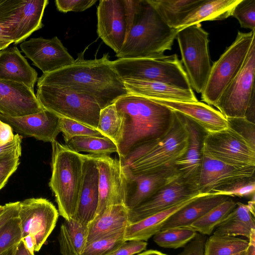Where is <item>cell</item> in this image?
<instances>
[{"instance_id":"obj_4","label":"cell","mask_w":255,"mask_h":255,"mask_svg":"<svg viewBox=\"0 0 255 255\" xmlns=\"http://www.w3.org/2000/svg\"><path fill=\"white\" fill-rule=\"evenodd\" d=\"M173 111L170 126L162 136L138 145L119 159L130 174L148 173L173 167L184 155L188 144V133L180 114Z\"/></svg>"},{"instance_id":"obj_57","label":"cell","mask_w":255,"mask_h":255,"mask_svg":"<svg viewBox=\"0 0 255 255\" xmlns=\"http://www.w3.org/2000/svg\"><path fill=\"white\" fill-rule=\"evenodd\" d=\"M16 246L11 248L9 250H7L6 251L0 255H14L15 248H16Z\"/></svg>"},{"instance_id":"obj_22","label":"cell","mask_w":255,"mask_h":255,"mask_svg":"<svg viewBox=\"0 0 255 255\" xmlns=\"http://www.w3.org/2000/svg\"><path fill=\"white\" fill-rule=\"evenodd\" d=\"M10 13L13 43L22 42L33 32L41 28L42 19L48 0H15Z\"/></svg>"},{"instance_id":"obj_58","label":"cell","mask_w":255,"mask_h":255,"mask_svg":"<svg viewBox=\"0 0 255 255\" xmlns=\"http://www.w3.org/2000/svg\"><path fill=\"white\" fill-rule=\"evenodd\" d=\"M5 208L4 205H0V216L3 212Z\"/></svg>"},{"instance_id":"obj_8","label":"cell","mask_w":255,"mask_h":255,"mask_svg":"<svg viewBox=\"0 0 255 255\" xmlns=\"http://www.w3.org/2000/svg\"><path fill=\"white\" fill-rule=\"evenodd\" d=\"M255 39V30L238 32L234 41L212 65L206 85L201 93L202 101L214 106L223 91L241 69Z\"/></svg>"},{"instance_id":"obj_56","label":"cell","mask_w":255,"mask_h":255,"mask_svg":"<svg viewBox=\"0 0 255 255\" xmlns=\"http://www.w3.org/2000/svg\"><path fill=\"white\" fill-rule=\"evenodd\" d=\"M136 255H167L164 253H162L158 251L154 250H149L143 252Z\"/></svg>"},{"instance_id":"obj_49","label":"cell","mask_w":255,"mask_h":255,"mask_svg":"<svg viewBox=\"0 0 255 255\" xmlns=\"http://www.w3.org/2000/svg\"><path fill=\"white\" fill-rule=\"evenodd\" d=\"M205 237L196 234L185 247L183 251L178 255H204Z\"/></svg>"},{"instance_id":"obj_20","label":"cell","mask_w":255,"mask_h":255,"mask_svg":"<svg viewBox=\"0 0 255 255\" xmlns=\"http://www.w3.org/2000/svg\"><path fill=\"white\" fill-rule=\"evenodd\" d=\"M99 170L93 154H84L82 178L73 219L88 225L95 218L99 203Z\"/></svg>"},{"instance_id":"obj_52","label":"cell","mask_w":255,"mask_h":255,"mask_svg":"<svg viewBox=\"0 0 255 255\" xmlns=\"http://www.w3.org/2000/svg\"><path fill=\"white\" fill-rule=\"evenodd\" d=\"M11 127L0 120V146L3 145L13 140L14 134Z\"/></svg>"},{"instance_id":"obj_27","label":"cell","mask_w":255,"mask_h":255,"mask_svg":"<svg viewBox=\"0 0 255 255\" xmlns=\"http://www.w3.org/2000/svg\"><path fill=\"white\" fill-rule=\"evenodd\" d=\"M230 197L208 194L196 198L172 215L161 230L176 227H189L212 209L227 200Z\"/></svg>"},{"instance_id":"obj_30","label":"cell","mask_w":255,"mask_h":255,"mask_svg":"<svg viewBox=\"0 0 255 255\" xmlns=\"http://www.w3.org/2000/svg\"><path fill=\"white\" fill-rule=\"evenodd\" d=\"M208 194H199L187 199L167 209L148 216L137 222L129 224L125 228L126 241L139 240L147 241L161 230L165 221L174 213L198 197Z\"/></svg>"},{"instance_id":"obj_5","label":"cell","mask_w":255,"mask_h":255,"mask_svg":"<svg viewBox=\"0 0 255 255\" xmlns=\"http://www.w3.org/2000/svg\"><path fill=\"white\" fill-rule=\"evenodd\" d=\"M51 145L52 174L49 186L55 195L59 214L70 220L74 216L79 199L84 154L56 140Z\"/></svg>"},{"instance_id":"obj_15","label":"cell","mask_w":255,"mask_h":255,"mask_svg":"<svg viewBox=\"0 0 255 255\" xmlns=\"http://www.w3.org/2000/svg\"><path fill=\"white\" fill-rule=\"evenodd\" d=\"M20 47L26 57L31 60L43 74L71 65L75 60L57 36L51 39L30 38L22 42Z\"/></svg>"},{"instance_id":"obj_46","label":"cell","mask_w":255,"mask_h":255,"mask_svg":"<svg viewBox=\"0 0 255 255\" xmlns=\"http://www.w3.org/2000/svg\"><path fill=\"white\" fill-rule=\"evenodd\" d=\"M13 43L9 25L6 18V0L0 3V51Z\"/></svg>"},{"instance_id":"obj_26","label":"cell","mask_w":255,"mask_h":255,"mask_svg":"<svg viewBox=\"0 0 255 255\" xmlns=\"http://www.w3.org/2000/svg\"><path fill=\"white\" fill-rule=\"evenodd\" d=\"M0 80L21 83L33 89L37 73L17 47H8L0 51Z\"/></svg>"},{"instance_id":"obj_21","label":"cell","mask_w":255,"mask_h":255,"mask_svg":"<svg viewBox=\"0 0 255 255\" xmlns=\"http://www.w3.org/2000/svg\"><path fill=\"white\" fill-rule=\"evenodd\" d=\"M43 110L33 89L17 82L0 80V114L19 117Z\"/></svg>"},{"instance_id":"obj_18","label":"cell","mask_w":255,"mask_h":255,"mask_svg":"<svg viewBox=\"0 0 255 255\" xmlns=\"http://www.w3.org/2000/svg\"><path fill=\"white\" fill-rule=\"evenodd\" d=\"M178 113L188 133V144L185 153L174 163L173 167L179 176L197 191L204 154L203 142L207 133L193 121Z\"/></svg>"},{"instance_id":"obj_35","label":"cell","mask_w":255,"mask_h":255,"mask_svg":"<svg viewBox=\"0 0 255 255\" xmlns=\"http://www.w3.org/2000/svg\"><path fill=\"white\" fill-rule=\"evenodd\" d=\"M237 202L230 198L227 200L215 207L189 227L202 235H210L215 227L227 218L235 208Z\"/></svg>"},{"instance_id":"obj_54","label":"cell","mask_w":255,"mask_h":255,"mask_svg":"<svg viewBox=\"0 0 255 255\" xmlns=\"http://www.w3.org/2000/svg\"><path fill=\"white\" fill-rule=\"evenodd\" d=\"M14 255H34L26 246L22 240L16 246Z\"/></svg>"},{"instance_id":"obj_24","label":"cell","mask_w":255,"mask_h":255,"mask_svg":"<svg viewBox=\"0 0 255 255\" xmlns=\"http://www.w3.org/2000/svg\"><path fill=\"white\" fill-rule=\"evenodd\" d=\"M151 100L187 117L200 126L207 133L220 131L227 128V118L219 111L198 101L180 102Z\"/></svg>"},{"instance_id":"obj_9","label":"cell","mask_w":255,"mask_h":255,"mask_svg":"<svg viewBox=\"0 0 255 255\" xmlns=\"http://www.w3.org/2000/svg\"><path fill=\"white\" fill-rule=\"evenodd\" d=\"M176 38L182 62L192 89L201 94L206 85L211 64L209 50V33L201 23L181 29Z\"/></svg>"},{"instance_id":"obj_50","label":"cell","mask_w":255,"mask_h":255,"mask_svg":"<svg viewBox=\"0 0 255 255\" xmlns=\"http://www.w3.org/2000/svg\"><path fill=\"white\" fill-rule=\"evenodd\" d=\"M22 136L14 134L12 140L2 146H0V158L14 154H21Z\"/></svg>"},{"instance_id":"obj_60","label":"cell","mask_w":255,"mask_h":255,"mask_svg":"<svg viewBox=\"0 0 255 255\" xmlns=\"http://www.w3.org/2000/svg\"><path fill=\"white\" fill-rule=\"evenodd\" d=\"M2 0H0V3L1 2Z\"/></svg>"},{"instance_id":"obj_28","label":"cell","mask_w":255,"mask_h":255,"mask_svg":"<svg viewBox=\"0 0 255 255\" xmlns=\"http://www.w3.org/2000/svg\"><path fill=\"white\" fill-rule=\"evenodd\" d=\"M255 196L248 204L237 202L235 208L217 226L214 235L242 236L249 239L255 230Z\"/></svg>"},{"instance_id":"obj_59","label":"cell","mask_w":255,"mask_h":255,"mask_svg":"<svg viewBox=\"0 0 255 255\" xmlns=\"http://www.w3.org/2000/svg\"><path fill=\"white\" fill-rule=\"evenodd\" d=\"M233 255H246V250L243 252L238 253L237 254H234Z\"/></svg>"},{"instance_id":"obj_47","label":"cell","mask_w":255,"mask_h":255,"mask_svg":"<svg viewBox=\"0 0 255 255\" xmlns=\"http://www.w3.org/2000/svg\"><path fill=\"white\" fill-rule=\"evenodd\" d=\"M97 0H56L55 1L57 9L63 12L73 11L80 12L93 5Z\"/></svg>"},{"instance_id":"obj_48","label":"cell","mask_w":255,"mask_h":255,"mask_svg":"<svg viewBox=\"0 0 255 255\" xmlns=\"http://www.w3.org/2000/svg\"><path fill=\"white\" fill-rule=\"evenodd\" d=\"M147 245V244L145 241H127L108 255H135L145 250Z\"/></svg>"},{"instance_id":"obj_13","label":"cell","mask_w":255,"mask_h":255,"mask_svg":"<svg viewBox=\"0 0 255 255\" xmlns=\"http://www.w3.org/2000/svg\"><path fill=\"white\" fill-rule=\"evenodd\" d=\"M93 155L99 170V198L95 218L111 206L126 205L130 181L127 170L120 160L108 155Z\"/></svg>"},{"instance_id":"obj_41","label":"cell","mask_w":255,"mask_h":255,"mask_svg":"<svg viewBox=\"0 0 255 255\" xmlns=\"http://www.w3.org/2000/svg\"><path fill=\"white\" fill-rule=\"evenodd\" d=\"M59 126L65 142L77 136L106 137L98 129L71 119L59 117Z\"/></svg>"},{"instance_id":"obj_31","label":"cell","mask_w":255,"mask_h":255,"mask_svg":"<svg viewBox=\"0 0 255 255\" xmlns=\"http://www.w3.org/2000/svg\"><path fill=\"white\" fill-rule=\"evenodd\" d=\"M241 0H204L182 22L178 29L205 21L222 20L230 16Z\"/></svg>"},{"instance_id":"obj_38","label":"cell","mask_w":255,"mask_h":255,"mask_svg":"<svg viewBox=\"0 0 255 255\" xmlns=\"http://www.w3.org/2000/svg\"><path fill=\"white\" fill-rule=\"evenodd\" d=\"M196 234L195 230L190 228H172L156 233L153 236V241L161 247L177 249L185 246Z\"/></svg>"},{"instance_id":"obj_17","label":"cell","mask_w":255,"mask_h":255,"mask_svg":"<svg viewBox=\"0 0 255 255\" xmlns=\"http://www.w3.org/2000/svg\"><path fill=\"white\" fill-rule=\"evenodd\" d=\"M255 173V166H236L203 154L197 190L210 194L214 189L254 177Z\"/></svg>"},{"instance_id":"obj_45","label":"cell","mask_w":255,"mask_h":255,"mask_svg":"<svg viewBox=\"0 0 255 255\" xmlns=\"http://www.w3.org/2000/svg\"><path fill=\"white\" fill-rule=\"evenodd\" d=\"M21 155L14 154L0 158V190L7 183L10 176L19 164Z\"/></svg>"},{"instance_id":"obj_40","label":"cell","mask_w":255,"mask_h":255,"mask_svg":"<svg viewBox=\"0 0 255 255\" xmlns=\"http://www.w3.org/2000/svg\"><path fill=\"white\" fill-rule=\"evenodd\" d=\"M21 240V230L18 215L0 227V255L17 245Z\"/></svg>"},{"instance_id":"obj_39","label":"cell","mask_w":255,"mask_h":255,"mask_svg":"<svg viewBox=\"0 0 255 255\" xmlns=\"http://www.w3.org/2000/svg\"><path fill=\"white\" fill-rule=\"evenodd\" d=\"M125 229L86 244L80 255H108L126 242Z\"/></svg>"},{"instance_id":"obj_19","label":"cell","mask_w":255,"mask_h":255,"mask_svg":"<svg viewBox=\"0 0 255 255\" xmlns=\"http://www.w3.org/2000/svg\"><path fill=\"white\" fill-rule=\"evenodd\" d=\"M0 120L9 125L17 134L33 137L51 143L61 132L59 117L43 109L42 111L19 117L0 114Z\"/></svg>"},{"instance_id":"obj_53","label":"cell","mask_w":255,"mask_h":255,"mask_svg":"<svg viewBox=\"0 0 255 255\" xmlns=\"http://www.w3.org/2000/svg\"><path fill=\"white\" fill-rule=\"evenodd\" d=\"M255 92L252 94L249 101L245 118L250 122L255 123Z\"/></svg>"},{"instance_id":"obj_43","label":"cell","mask_w":255,"mask_h":255,"mask_svg":"<svg viewBox=\"0 0 255 255\" xmlns=\"http://www.w3.org/2000/svg\"><path fill=\"white\" fill-rule=\"evenodd\" d=\"M232 16L238 20L242 27L255 30V0H241Z\"/></svg>"},{"instance_id":"obj_3","label":"cell","mask_w":255,"mask_h":255,"mask_svg":"<svg viewBox=\"0 0 255 255\" xmlns=\"http://www.w3.org/2000/svg\"><path fill=\"white\" fill-rule=\"evenodd\" d=\"M179 29L166 24L148 2L136 0L130 30L119 58H157L171 50Z\"/></svg>"},{"instance_id":"obj_42","label":"cell","mask_w":255,"mask_h":255,"mask_svg":"<svg viewBox=\"0 0 255 255\" xmlns=\"http://www.w3.org/2000/svg\"><path fill=\"white\" fill-rule=\"evenodd\" d=\"M255 192V177L241 180L216 188L210 194L227 196L253 197Z\"/></svg>"},{"instance_id":"obj_14","label":"cell","mask_w":255,"mask_h":255,"mask_svg":"<svg viewBox=\"0 0 255 255\" xmlns=\"http://www.w3.org/2000/svg\"><path fill=\"white\" fill-rule=\"evenodd\" d=\"M203 154L236 166H255V149L228 128L206 134Z\"/></svg>"},{"instance_id":"obj_11","label":"cell","mask_w":255,"mask_h":255,"mask_svg":"<svg viewBox=\"0 0 255 255\" xmlns=\"http://www.w3.org/2000/svg\"><path fill=\"white\" fill-rule=\"evenodd\" d=\"M136 0H100L97 7V33L116 54L130 30Z\"/></svg>"},{"instance_id":"obj_55","label":"cell","mask_w":255,"mask_h":255,"mask_svg":"<svg viewBox=\"0 0 255 255\" xmlns=\"http://www.w3.org/2000/svg\"><path fill=\"white\" fill-rule=\"evenodd\" d=\"M246 255H255V230L253 231L249 239V244L246 250Z\"/></svg>"},{"instance_id":"obj_44","label":"cell","mask_w":255,"mask_h":255,"mask_svg":"<svg viewBox=\"0 0 255 255\" xmlns=\"http://www.w3.org/2000/svg\"><path fill=\"white\" fill-rule=\"evenodd\" d=\"M227 128L243 137L255 149V124L245 117L227 118Z\"/></svg>"},{"instance_id":"obj_37","label":"cell","mask_w":255,"mask_h":255,"mask_svg":"<svg viewBox=\"0 0 255 255\" xmlns=\"http://www.w3.org/2000/svg\"><path fill=\"white\" fill-rule=\"evenodd\" d=\"M123 128V119L114 103L103 108L100 112L97 129L112 140L117 146Z\"/></svg>"},{"instance_id":"obj_34","label":"cell","mask_w":255,"mask_h":255,"mask_svg":"<svg viewBox=\"0 0 255 255\" xmlns=\"http://www.w3.org/2000/svg\"><path fill=\"white\" fill-rule=\"evenodd\" d=\"M65 143L69 148L78 153L86 152L91 154L109 155L118 152L117 145L107 137L77 136Z\"/></svg>"},{"instance_id":"obj_10","label":"cell","mask_w":255,"mask_h":255,"mask_svg":"<svg viewBox=\"0 0 255 255\" xmlns=\"http://www.w3.org/2000/svg\"><path fill=\"white\" fill-rule=\"evenodd\" d=\"M59 216L55 206L43 198L19 201L21 240L32 252H38L54 229Z\"/></svg>"},{"instance_id":"obj_16","label":"cell","mask_w":255,"mask_h":255,"mask_svg":"<svg viewBox=\"0 0 255 255\" xmlns=\"http://www.w3.org/2000/svg\"><path fill=\"white\" fill-rule=\"evenodd\" d=\"M199 194L200 193L178 176L147 200L129 210V224L167 209Z\"/></svg>"},{"instance_id":"obj_12","label":"cell","mask_w":255,"mask_h":255,"mask_svg":"<svg viewBox=\"0 0 255 255\" xmlns=\"http://www.w3.org/2000/svg\"><path fill=\"white\" fill-rule=\"evenodd\" d=\"M255 39L241 69L214 105L226 118L245 117L249 101L255 92Z\"/></svg>"},{"instance_id":"obj_7","label":"cell","mask_w":255,"mask_h":255,"mask_svg":"<svg viewBox=\"0 0 255 255\" xmlns=\"http://www.w3.org/2000/svg\"><path fill=\"white\" fill-rule=\"evenodd\" d=\"M37 87L36 96L43 109L97 129L102 109L93 99L64 87L43 84Z\"/></svg>"},{"instance_id":"obj_51","label":"cell","mask_w":255,"mask_h":255,"mask_svg":"<svg viewBox=\"0 0 255 255\" xmlns=\"http://www.w3.org/2000/svg\"><path fill=\"white\" fill-rule=\"evenodd\" d=\"M19 201L4 205L5 208L0 216V227L11 218L18 215Z\"/></svg>"},{"instance_id":"obj_6","label":"cell","mask_w":255,"mask_h":255,"mask_svg":"<svg viewBox=\"0 0 255 255\" xmlns=\"http://www.w3.org/2000/svg\"><path fill=\"white\" fill-rule=\"evenodd\" d=\"M112 64L123 81H153L180 89H192L182 61L177 54L157 58H119L112 61Z\"/></svg>"},{"instance_id":"obj_36","label":"cell","mask_w":255,"mask_h":255,"mask_svg":"<svg viewBox=\"0 0 255 255\" xmlns=\"http://www.w3.org/2000/svg\"><path fill=\"white\" fill-rule=\"evenodd\" d=\"M249 241L227 235H213L205 243L204 255H233L245 251Z\"/></svg>"},{"instance_id":"obj_61","label":"cell","mask_w":255,"mask_h":255,"mask_svg":"<svg viewBox=\"0 0 255 255\" xmlns=\"http://www.w3.org/2000/svg\"></svg>"},{"instance_id":"obj_23","label":"cell","mask_w":255,"mask_h":255,"mask_svg":"<svg viewBox=\"0 0 255 255\" xmlns=\"http://www.w3.org/2000/svg\"><path fill=\"white\" fill-rule=\"evenodd\" d=\"M127 171L130 184L134 185L132 191L129 192L126 203V206L128 210L138 206L179 176L173 167L139 174H131L128 170Z\"/></svg>"},{"instance_id":"obj_29","label":"cell","mask_w":255,"mask_h":255,"mask_svg":"<svg viewBox=\"0 0 255 255\" xmlns=\"http://www.w3.org/2000/svg\"><path fill=\"white\" fill-rule=\"evenodd\" d=\"M128 211L123 205L108 207L88 224L86 244L125 229L129 224Z\"/></svg>"},{"instance_id":"obj_32","label":"cell","mask_w":255,"mask_h":255,"mask_svg":"<svg viewBox=\"0 0 255 255\" xmlns=\"http://www.w3.org/2000/svg\"><path fill=\"white\" fill-rule=\"evenodd\" d=\"M163 21L173 28L179 27L184 19L204 0H147Z\"/></svg>"},{"instance_id":"obj_1","label":"cell","mask_w":255,"mask_h":255,"mask_svg":"<svg viewBox=\"0 0 255 255\" xmlns=\"http://www.w3.org/2000/svg\"><path fill=\"white\" fill-rule=\"evenodd\" d=\"M37 84L57 86L83 94L95 100L102 109L128 94L108 53L91 60L80 55L72 65L43 74Z\"/></svg>"},{"instance_id":"obj_2","label":"cell","mask_w":255,"mask_h":255,"mask_svg":"<svg viewBox=\"0 0 255 255\" xmlns=\"http://www.w3.org/2000/svg\"><path fill=\"white\" fill-rule=\"evenodd\" d=\"M123 119V128L117 145L119 159L135 147L162 136L171 123L173 111L141 96L128 94L114 103Z\"/></svg>"},{"instance_id":"obj_33","label":"cell","mask_w":255,"mask_h":255,"mask_svg":"<svg viewBox=\"0 0 255 255\" xmlns=\"http://www.w3.org/2000/svg\"><path fill=\"white\" fill-rule=\"evenodd\" d=\"M88 225L74 219L61 224L58 240L62 255H80L86 244Z\"/></svg>"},{"instance_id":"obj_25","label":"cell","mask_w":255,"mask_h":255,"mask_svg":"<svg viewBox=\"0 0 255 255\" xmlns=\"http://www.w3.org/2000/svg\"><path fill=\"white\" fill-rule=\"evenodd\" d=\"M128 94L151 100L193 102L198 100L192 89H180L164 83L147 81H124Z\"/></svg>"}]
</instances>
